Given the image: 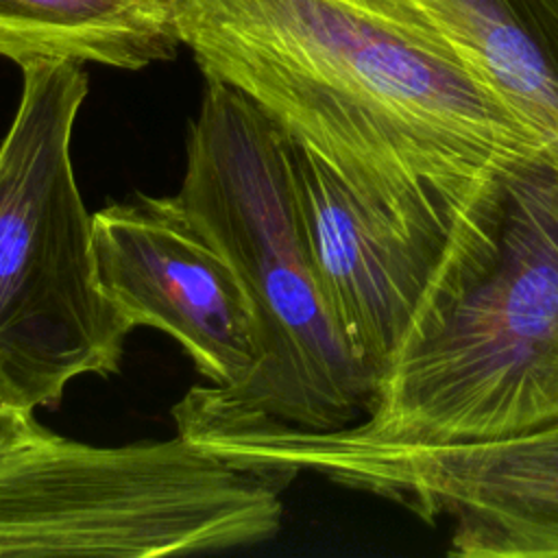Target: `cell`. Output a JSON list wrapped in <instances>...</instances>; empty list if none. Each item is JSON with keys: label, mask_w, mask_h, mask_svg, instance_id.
<instances>
[{"label": "cell", "mask_w": 558, "mask_h": 558, "mask_svg": "<svg viewBox=\"0 0 558 558\" xmlns=\"http://www.w3.org/2000/svg\"><path fill=\"white\" fill-rule=\"evenodd\" d=\"M174 24L205 78L434 255L493 172L549 153L464 63L371 0H174Z\"/></svg>", "instance_id": "1"}, {"label": "cell", "mask_w": 558, "mask_h": 558, "mask_svg": "<svg viewBox=\"0 0 558 558\" xmlns=\"http://www.w3.org/2000/svg\"><path fill=\"white\" fill-rule=\"evenodd\" d=\"M558 421V159L493 172L456 218L355 442L445 445Z\"/></svg>", "instance_id": "2"}, {"label": "cell", "mask_w": 558, "mask_h": 558, "mask_svg": "<svg viewBox=\"0 0 558 558\" xmlns=\"http://www.w3.org/2000/svg\"><path fill=\"white\" fill-rule=\"evenodd\" d=\"M174 201L235 272L259 344V362L240 386L187 392L211 408L301 429L360 421L375 379L320 292L294 194L290 137L242 92L205 78Z\"/></svg>", "instance_id": "3"}, {"label": "cell", "mask_w": 558, "mask_h": 558, "mask_svg": "<svg viewBox=\"0 0 558 558\" xmlns=\"http://www.w3.org/2000/svg\"><path fill=\"white\" fill-rule=\"evenodd\" d=\"M288 482L179 432L111 447L35 421L0 447V558H163L251 547L279 534Z\"/></svg>", "instance_id": "4"}, {"label": "cell", "mask_w": 558, "mask_h": 558, "mask_svg": "<svg viewBox=\"0 0 558 558\" xmlns=\"http://www.w3.org/2000/svg\"><path fill=\"white\" fill-rule=\"evenodd\" d=\"M87 89L78 61L22 65L0 142V392L33 412L54 405L76 377L116 373L131 333L100 288L72 163Z\"/></svg>", "instance_id": "5"}, {"label": "cell", "mask_w": 558, "mask_h": 558, "mask_svg": "<svg viewBox=\"0 0 558 558\" xmlns=\"http://www.w3.org/2000/svg\"><path fill=\"white\" fill-rule=\"evenodd\" d=\"M214 447L242 466L310 471L429 525L449 521V556H558V421L495 440L384 445L238 414L218 427Z\"/></svg>", "instance_id": "6"}, {"label": "cell", "mask_w": 558, "mask_h": 558, "mask_svg": "<svg viewBox=\"0 0 558 558\" xmlns=\"http://www.w3.org/2000/svg\"><path fill=\"white\" fill-rule=\"evenodd\" d=\"M98 281L129 329L174 338L218 388L259 362L251 303L227 259L190 225L174 196H137L92 214Z\"/></svg>", "instance_id": "7"}, {"label": "cell", "mask_w": 558, "mask_h": 558, "mask_svg": "<svg viewBox=\"0 0 558 558\" xmlns=\"http://www.w3.org/2000/svg\"><path fill=\"white\" fill-rule=\"evenodd\" d=\"M290 161L320 292L351 351L377 386L438 255L390 231L294 140H290Z\"/></svg>", "instance_id": "8"}, {"label": "cell", "mask_w": 558, "mask_h": 558, "mask_svg": "<svg viewBox=\"0 0 558 558\" xmlns=\"http://www.w3.org/2000/svg\"><path fill=\"white\" fill-rule=\"evenodd\" d=\"M482 78L558 159V0H371Z\"/></svg>", "instance_id": "9"}, {"label": "cell", "mask_w": 558, "mask_h": 558, "mask_svg": "<svg viewBox=\"0 0 558 558\" xmlns=\"http://www.w3.org/2000/svg\"><path fill=\"white\" fill-rule=\"evenodd\" d=\"M174 0H0V57L142 70L179 50Z\"/></svg>", "instance_id": "10"}, {"label": "cell", "mask_w": 558, "mask_h": 558, "mask_svg": "<svg viewBox=\"0 0 558 558\" xmlns=\"http://www.w3.org/2000/svg\"><path fill=\"white\" fill-rule=\"evenodd\" d=\"M35 421L37 418H35L33 410H24V408L11 403L0 392V447L20 438Z\"/></svg>", "instance_id": "11"}]
</instances>
